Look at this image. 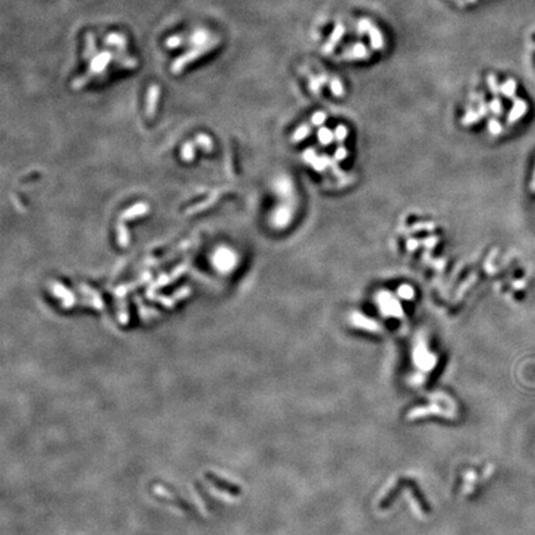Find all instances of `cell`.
I'll return each mask as SVG.
<instances>
[{
	"label": "cell",
	"instance_id": "1",
	"mask_svg": "<svg viewBox=\"0 0 535 535\" xmlns=\"http://www.w3.org/2000/svg\"><path fill=\"white\" fill-rule=\"evenodd\" d=\"M219 39L214 37V39L210 40L206 44L200 45V46H195L191 51H187L186 54H183L182 56H180L178 58H176V61L173 62L171 69H172L173 73H180L188 63L195 61L196 58H200L201 56L206 54L207 52H210L211 50H213L214 47H217L219 45Z\"/></svg>",
	"mask_w": 535,
	"mask_h": 535
},
{
	"label": "cell",
	"instance_id": "2",
	"mask_svg": "<svg viewBox=\"0 0 535 535\" xmlns=\"http://www.w3.org/2000/svg\"><path fill=\"white\" fill-rule=\"evenodd\" d=\"M111 57H113V54L108 51H104V52H101V54H96L91 62V69H89V72H88V76L97 74V73H99V72L103 71V69L107 67V64L110 62Z\"/></svg>",
	"mask_w": 535,
	"mask_h": 535
},
{
	"label": "cell",
	"instance_id": "3",
	"mask_svg": "<svg viewBox=\"0 0 535 535\" xmlns=\"http://www.w3.org/2000/svg\"><path fill=\"white\" fill-rule=\"evenodd\" d=\"M343 34H344V26L342 24H337L336 26H334L333 31H332L331 35H329L326 44H324L323 47H322V52H323L324 54H331V52L334 50V47H336L337 45H338V42L341 41Z\"/></svg>",
	"mask_w": 535,
	"mask_h": 535
},
{
	"label": "cell",
	"instance_id": "4",
	"mask_svg": "<svg viewBox=\"0 0 535 535\" xmlns=\"http://www.w3.org/2000/svg\"><path fill=\"white\" fill-rule=\"evenodd\" d=\"M371 56V52L369 50L364 46L363 44H356L353 46L349 47L348 50L343 52L341 54V58L344 59H359V58H368Z\"/></svg>",
	"mask_w": 535,
	"mask_h": 535
},
{
	"label": "cell",
	"instance_id": "5",
	"mask_svg": "<svg viewBox=\"0 0 535 535\" xmlns=\"http://www.w3.org/2000/svg\"><path fill=\"white\" fill-rule=\"evenodd\" d=\"M368 35H369V40H371L372 49H373V50H380L381 47H383V45H384L383 35H381L380 30H379L378 27L374 26V25L372 24L371 27H369V30H368Z\"/></svg>",
	"mask_w": 535,
	"mask_h": 535
},
{
	"label": "cell",
	"instance_id": "6",
	"mask_svg": "<svg viewBox=\"0 0 535 535\" xmlns=\"http://www.w3.org/2000/svg\"><path fill=\"white\" fill-rule=\"evenodd\" d=\"M104 44L109 45V46H114L118 50H125L126 49V39L125 36H123L121 34L118 32H111L104 40Z\"/></svg>",
	"mask_w": 535,
	"mask_h": 535
},
{
	"label": "cell",
	"instance_id": "7",
	"mask_svg": "<svg viewBox=\"0 0 535 535\" xmlns=\"http://www.w3.org/2000/svg\"><path fill=\"white\" fill-rule=\"evenodd\" d=\"M210 32H207L206 30H197V31L193 32L190 37V42L195 46H200V45L206 44L207 41H210Z\"/></svg>",
	"mask_w": 535,
	"mask_h": 535
},
{
	"label": "cell",
	"instance_id": "8",
	"mask_svg": "<svg viewBox=\"0 0 535 535\" xmlns=\"http://www.w3.org/2000/svg\"><path fill=\"white\" fill-rule=\"evenodd\" d=\"M96 40H94V35L92 32H88L86 35V57H91L92 54L96 51Z\"/></svg>",
	"mask_w": 535,
	"mask_h": 535
},
{
	"label": "cell",
	"instance_id": "9",
	"mask_svg": "<svg viewBox=\"0 0 535 535\" xmlns=\"http://www.w3.org/2000/svg\"><path fill=\"white\" fill-rule=\"evenodd\" d=\"M159 94H160V87H158V86L151 87L150 92H149L150 103H149V106H148V110L154 111V108H155V104H156V98L159 97Z\"/></svg>",
	"mask_w": 535,
	"mask_h": 535
},
{
	"label": "cell",
	"instance_id": "10",
	"mask_svg": "<svg viewBox=\"0 0 535 535\" xmlns=\"http://www.w3.org/2000/svg\"><path fill=\"white\" fill-rule=\"evenodd\" d=\"M331 91H332V93L337 97L343 94V92H344L343 84H342V82L339 81L338 78H333L331 81Z\"/></svg>",
	"mask_w": 535,
	"mask_h": 535
},
{
	"label": "cell",
	"instance_id": "11",
	"mask_svg": "<svg viewBox=\"0 0 535 535\" xmlns=\"http://www.w3.org/2000/svg\"><path fill=\"white\" fill-rule=\"evenodd\" d=\"M326 82V77H312L311 78V82H310V87H311L312 91L315 92V93H317V92L320 91V87H321L322 83H324Z\"/></svg>",
	"mask_w": 535,
	"mask_h": 535
},
{
	"label": "cell",
	"instance_id": "12",
	"mask_svg": "<svg viewBox=\"0 0 535 535\" xmlns=\"http://www.w3.org/2000/svg\"><path fill=\"white\" fill-rule=\"evenodd\" d=\"M372 21L369 19H361L358 22V32L359 34H368V30L371 27Z\"/></svg>",
	"mask_w": 535,
	"mask_h": 535
},
{
	"label": "cell",
	"instance_id": "13",
	"mask_svg": "<svg viewBox=\"0 0 535 535\" xmlns=\"http://www.w3.org/2000/svg\"><path fill=\"white\" fill-rule=\"evenodd\" d=\"M181 44H182V37L177 36V35L168 37V39L166 40V46L170 47V49H175V47L180 46Z\"/></svg>",
	"mask_w": 535,
	"mask_h": 535
},
{
	"label": "cell",
	"instance_id": "14",
	"mask_svg": "<svg viewBox=\"0 0 535 535\" xmlns=\"http://www.w3.org/2000/svg\"><path fill=\"white\" fill-rule=\"evenodd\" d=\"M319 135H320V140H321V143H323V144H329V143H331L332 136H333V135H332L331 131L327 130L326 128H322L321 130H320Z\"/></svg>",
	"mask_w": 535,
	"mask_h": 535
},
{
	"label": "cell",
	"instance_id": "15",
	"mask_svg": "<svg viewBox=\"0 0 535 535\" xmlns=\"http://www.w3.org/2000/svg\"><path fill=\"white\" fill-rule=\"evenodd\" d=\"M514 88H515V83L512 81V79H510V81L505 82V83L503 84L502 92L504 94H507V96H512L513 92H514Z\"/></svg>",
	"mask_w": 535,
	"mask_h": 535
},
{
	"label": "cell",
	"instance_id": "16",
	"mask_svg": "<svg viewBox=\"0 0 535 535\" xmlns=\"http://www.w3.org/2000/svg\"><path fill=\"white\" fill-rule=\"evenodd\" d=\"M324 119H326L324 113H322V111H317V113H315L314 115H312V123H314L315 125H321V124L324 121Z\"/></svg>",
	"mask_w": 535,
	"mask_h": 535
},
{
	"label": "cell",
	"instance_id": "17",
	"mask_svg": "<svg viewBox=\"0 0 535 535\" xmlns=\"http://www.w3.org/2000/svg\"><path fill=\"white\" fill-rule=\"evenodd\" d=\"M399 294H400L404 299H410V297L413 296V290H411L410 286H405V285H403V286L399 289Z\"/></svg>",
	"mask_w": 535,
	"mask_h": 535
},
{
	"label": "cell",
	"instance_id": "18",
	"mask_svg": "<svg viewBox=\"0 0 535 535\" xmlns=\"http://www.w3.org/2000/svg\"><path fill=\"white\" fill-rule=\"evenodd\" d=\"M309 128H306V126H302V128H300L299 130L296 131V134L294 135V139L295 140H301L302 138H304L305 135H307L309 134Z\"/></svg>",
	"mask_w": 535,
	"mask_h": 535
},
{
	"label": "cell",
	"instance_id": "19",
	"mask_svg": "<svg viewBox=\"0 0 535 535\" xmlns=\"http://www.w3.org/2000/svg\"><path fill=\"white\" fill-rule=\"evenodd\" d=\"M334 134H336V136H337V139H338V140H342V139H343L344 136L347 135V130H346V128H344V126L341 125V126H338V128H337L336 133H334Z\"/></svg>",
	"mask_w": 535,
	"mask_h": 535
},
{
	"label": "cell",
	"instance_id": "20",
	"mask_svg": "<svg viewBox=\"0 0 535 535\" xmlns=\"http://www.w3.org/2000/svg\"><path fill=\"white\" fill-rule=\"evenodd\" d=\"M488 84H489L492 92H497V79H495V77L492 76V74L488 77Z\"/></svg>",
	"mask_w": 535,
	"mask_h": 535
},
{
	"label": "cell",
	"instance_id": "21",
	"mask_svg": "<svg viewBox=\"0 0 535 535\" xmlns=\"http://www.w3.org/2000/svg\"><path fill=\"white\" fill-rule=\"evenodd\" d=\"M452 1L461 7L466 6V4H467V0H452Z\"/></svg>",
	"mask_w": 535,
	"mask_h": 535
},
{
	"label": "cell",
	"instance_id": "22",
	"mask_svg": "<svg viewBox=\"0 0 535 535\" xmlns=\"http://www.w3.org/2000/svg\"><path fill=\"white\" fill-rule=\"evenodd\" d=\"M344 155H346V151H344L342 148L336 153V158H338V159H342Z\"/></svg>",
	"mask_w": 535,
	"mask_h": 535
},
{
	"label": "cell",
	"instance_id": "23",
	"mask_svg": "<svg viewBox=\"0 0 535 535\" xmlns=\"http://www.w3.org/2000/svg\"><path fill=\"white\" fill-rule=\"evenodd\" d=\"M477 0H467V2H471V4H473V2H476Z\"/></svg>",
	"mask_w": 535,
	"mask_h": 535
}]
</instances>
